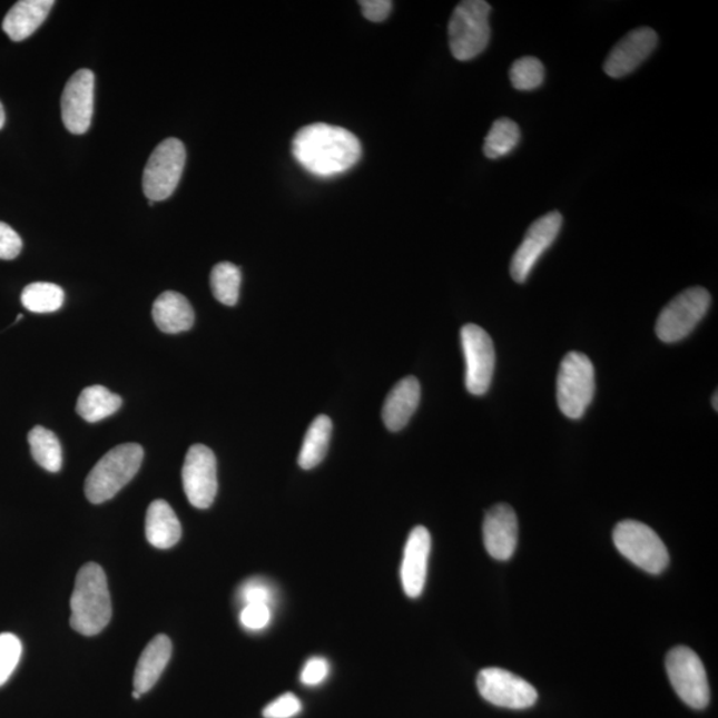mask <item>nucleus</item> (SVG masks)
Listing matches in <instances>:
<instances>
[{
    "label": "nucleus",
    "instance_id": "obj_1",
    "mask_svg": "<svg viewBox=\"0 0 718 718\" xmlns=\"http://www.w3.org/2000/svg\"><path fill=\"white\" fill-rule=\"evenodd\" d=\"M292 150L299 166L317 177L345 174L362 155L357 136L325 122H314L299 129L294 136Z\"/></svg>",
    "mask_w": 718,
    "mask_h": 718
},
{
    "label": "nucleus",
    "instance_id": "obj_2",
    "mask_svg": "<svg viewBox=\"0 0 718 718\" xmlns=\"http://www.w3.org/2000/svg\"><path fill=\"white\" fill-rule=\"evenodd\" d=\"M112 618L105 570L94 562L81 567L71 597V627L80 635H99Z\"/></svg>",
    "mask_w": 718,
    "mask_h": 718
},
{
    "label": "nucleus",
    "instance_id": "obj_3",
    "mask_svg": "<svg viewBox=\"0 0 718 718\" xmlns=\"http://www.w3.org/2000/svg\"><path fill=\"white\" fill-rule=\"evenodd\" d=\"M144 450L138 443L116 446L95 464L86 479V496L94 504L112 499L141 468Z\"/></svg>",
    "mask_w": 718,
    "mask_h": 718
},
{
    "label": "nucleus",
    "instance_id": "obj_4",
    "mask_svg": "<svg viewBox=\"0 0 718 718\" xmlns=\"http://www.w3.org/2000/svg\"><path fill=\"white\" fill-rule=\"evenodd\" d=\"M490 12L491 6L484 0H464L455 7L449 23L450 50L455 59H474L488 48Z\"/></svg>",
    "mask_w": 718,
    "mask_h": 718
},
{
    "label": "nucleus",
    "instance_id": "obj_5",
    "mask_svg": "<svg viewBox=\"0 0 718 718\" xmlns=\"http://www.w3.org/2000/svg\"><path fill=\"white\" fill-rule=\"evenodd\" d=\"M594 395V368L583 353L571 352L560 364L557 399L560 412L567 419L580 420Z\"/></svg>",
    "mask_w": 718,
    "mask_h": 718
},
{
    "label": "nucleus",
    "instance_id": "obj_6",
    "mask_svg": "<svg viewBox=\"0 0 718 718\" xmlns=\"http://www.w3.org/2000/svg\"><path fill=\"white\" fill-rule=\"evenodd\" d=\"M613 543L622 557L639 569L652 574L665 571L669 553L651 527L638 521H622L613 531Z\"/></svg>",
    "mask_w": 718,
    "mask_h": 718
},
{
    "label": "nucleus",
    "instance_id": "obj_7",
    "mask_svg": "<svg viewBox=\"0 0 718 718\" xmlns=\"http://www.w3.org/2000/svg\"><path fill=\"white\" fill-rule=\"evenodd\" d=\"M187 153L179 139H167L150 155L142 174V190L149 201H163L179 186Z\"/></svg>",
    "mask_w": 718,
    "mask_h": 718
},
{
    "label": "nucleus",
    "instance_id": "obj_8",
    "mask_svg": "<svg viewBox=\"0 0 718 718\" xmlns=\"http://www.w3.org/2000/svg\"><path fill=\"white\" fill-rule=\"evenodd\" d=\"M710 301L712 298L704 287L696 286L683 291L660 313L656 323V334L666 344H675L687 338L706 317Z\"/></svg>",
    "mask_w": 718,
    "mask_h": 718
},
{
    "label": "nucleus",
    "instance_id": "obj_9",
    "mask_svg": "<svg viewBox=\"0 0 718 718\" xmlns=\"http://www.w3.org/2000/svg\"><path fill=\"white\" fill-rule=\"evenodd\" d=\"M666 666L669 681L680 699L690 708H707L710 689L699 656L688 647H676L667 655Z\"/></svg>",
    "mask_w": 718,
    "mask_h": 718
},
{
    "label": "nucleus",
    "instance_id": "obj_10",
    "mask_svg": "<svg viewBox=\"0 0 718 718\" xmlns=\"http://www.w3.org/2000/svg\"><path fill=\"white\" fill-rule=\"evenodd\" d=\"M479 694L492 706L527 709L538 701L537 689L529 681L502 668H484L479 672Z\"/></svg>",
    "mask_w": 718,
    "mask_h": 718
},
{
    "label": "nucleus",
    "instance_id": "obj_11",
    "mask_svg": "<svg viewBox=\"0 0 718 718\" xmlns=\"http://www.w3.org/2000/svg\"><path fill=\"white\" fill-rule=\"evenodd\" d=\"M461 342L466 361V387L473 395H483L490 388L495 368V348L488 332L469 324L461 331Z\"/></svg>",
    "mask_w": 718,
    "mask_h": 718
},
{
    "label": "nucleus",
    "instance_id": "obj_12",
    "mask_svg": "<svg viewBox=\"0 0 718 718\" xmlns=\"http://www.w3.org/2000/svg\"><path fill=\"white\" fill-rule=\"evenodd\" d=\"M183 485L194 508L209 509L217 495V461L209 447L194 444L183 466Z\"/></svg>",
    "mask_w": 718,
    "mask_h": 718
},
{
    "label": "nucleus",
    "instance_id": "obj_13",
    "mask_svg": "<svg viewBox=\"0 0 718 718\" xmlns=\"http://www.w3.org/2000/svg\"><path fill=\"white\" fill-rule=\"evenodd\" d=\"M563 217L559 212H550L531 225L524 239L511 259V277L518 284L525 283L533 266L543 253L555 243L560 229H562Z\"/></svg>",
    "mask_w": 718,
    "mask_h": 718
},
{
    "label": "nucleus",
    "instance_id": "obj_14",
    "mask_svg": "<svg viewBox=\"0 0 718 718\" xmlns=\"http://www.w3.org/2000/svg\"><path fill=\"white\" fill-rule=\"evenodd\" d=\"M95 75L91 70H79L67 81L61 96V119L67 131L83 135L90 129L94 115Z\"/></svg>",
    "mask_w": 718,
    "mask_h": 718
},
{
    "label": "nucleus",
    "instance_id": "obj_15",
    "mask_svg": "<svg viewBox=\"0 0 718 718\" xmlns=\"http://www.w3.org/2000/svg\"><path fill=\"white\" fill-rule=\"evenodd\" d=\"M658 43V33L649 27H640L627 33L608 55L604 72L614 79L627 77L645 63Z\"/></svg>",
    "mask_w": 718,
    "mask_h": 718
},
{
    "label": "nucleus",
    "instance_id": "obj_16",
    "mask_svg": "<svg viewBox=\"0 0 718 718\" xmlns=\"http://www.w3.org/2000/svg\"><path fill=\"white\" fill-rule=\"evenodd\" d=\"M518 518L509 504H496L488 511L483 522V542L489 555L495 560H509L518 545Z\"/></svg>",
    "mask_w": 718,
    "mask_h": 718
},
{
    "label": "nucleus",
    "instance_id": "obj_17",
    "mask_svg": "<svg viewBox=\"0 0 718 718\" xmlns=\"http://www.w3.org/2000/svg\"><path fill=\"white\" fill-rule=\"evenodd\" d=\"M431 535L426 527L419 525L410 532L403 552L401 581L409 598H420L425 590Z\"/></svg>",
    "mask_w": 718,
    "mask_h": 718
},
{
    "label": "nucleus",
    "instance_id": "obj_18",
    "mask_svg": "<svg viewBox=\"0 0 718 718\" xmlns=\"http://www.w3.org/2000/svg\"><path fill=\"white\" fill-rule=\"evenodd\" d=\"M421 385L415 377L401 380L386 396L382 407L383 423L390 431L405 427L419 407Z\"/></svg>",
    "mask_w": 718,
    "mask_h": 718
},
{
    "label": "nucleus",
    "instance_id": "obj_19",
    "mask_svg": "<svg viewBox=\"0 0 718 718\" xmlns=\"http://www.w3.org/2000/svg\"><path fill=\"white\" fill-rule=\"evenodd\" d=\"M170 656H173V642L168 636L157 635L144 648V651L136 666L134 676V688L140 695L149 692L159 681L164 669L168 666Z\"/></svg>",
    "mask_w": 718,
    "mask_h": 718
},
{
    "label": "nucleus",
    "instance_id": "obj_20",
    "mask_svg": "<svg viewBox=\"0 0 718 718\" xmlns=\"http://www.w3.org/2000/svg\"><path fill=\"white\" fill-rule=\"evenodd\" d=\"M53 0H20L3 20V31L13 42L30 38L50 13Z\"/></svg>",
    "mask_w": 718,
    "mask_h": 718
},
{
    "label": "nucleus",
    "instance_id": "obj_21",
    "mask_svg": "<svg viewBox=\"0 0 718 718\" xmlns=\"http://www.w3.org/2000/svg\"><path fill=\"white\" fill-rule=\"evenodd\" d=\"M153 317L163 333L187 332L195 324L194 307L177 292H164L154 303Z\"/></svg>",
    "mask_w": 718,
    "mask_h": 718
},
{
    "label": "nucleus",
    "instance_id": "obj_22",
    "mask_svg": "<svg viewBox=\"0 0 718 718\" xmlns=\"http://www.w3.org/2000/svg\"><path fill=\"white\" fill-rule=\"evenodd\" d=\"M146 535L149 544L159 550L173 549L180 542L181 524L166 501L149 504L146 518Z\"/></svg>",
    "mask_w": 718,
    "mask_h": 718
},
{
    "label": "nucleus",
    "instance_id": "obj_23",
    "mask_svg": "<svg viewBox=\"0 0 718 718\" xmlns=\"http://www.w3.org/2000/svg\"><path fill=\"white\" fill-rule=\"evenodd\" d=\"M333 431V423L330 416L318 415L307 429L303 447H301L298 455V464L301 469L312 470L317 468L326 456L327 449Z\"/></svg>",
    "mask_w": 718,
    "mask_h": 718
},
{
    "label": "nucleus",
    "instance_id": "obj_24",
    "mask_svg": "<svg viewBox=\"0 0 718 718\" xmlns=\"http://www.w3.org/2000/svg\"><path fill=\"white\" fill-rule=\"evenodd\" d=\"M122 405L121 396L105 386L86 387L79 395L77 413L87 422L96 423L114 415Z\"/></svg>",
    "mask_w": 718,
    "mask_h": 718
},
{
    "label": "nucleus",
    "instance_id": "obj_25",
    "mask_svg": "<svg viewBox=\"0 0 718 718\" xmlns=\"http://www.w3.org/2000/svg\"><path fill=\"white\" fill-rule=\"evenodd\" d=\"M29 443L33 461L50 473H59L63 455L58 436L50 430L37 426L29 433Z\"/></svg>",
    "mask_w": 718,
    "mask_h": 718
},
{
    "label": "nucleus",
    "instance_id": "obj_26",
    "mask_svg": "<svg viewBox=\"0 0 718 718\" xmlns=\"http://www.w3.org/2000/svg\"><path fill=\"white\" fill-rule=\"evenodd\" d=\"M521 141V129L515 121L498 119L484 139L483 153L491 160L508 156Z\"/></svg>",
    "mask_w": 718,
    "mask_h": 718
},
{
    "label": "nucleus",
    "instance_id": "obj_27",
    "mask_svg": "<svg viewBox=\"0 0 718 718\" xmlns=\"http://www.w3.org/2000/svg\"><path fill=\"white\" fill-rule=\"evenodd\" d=\"M65 303V291L51 283H33L24 287L22 304L32 313H53Z\"/></svg>",
    "mask_w": 718,
    "mask_h": 718
},
{
    "label": "nucleus",
    "instance_id": "obj_28",
    "mask_svg": "<svg viewBox=\"0 0 718 718\" xmlns=\"http://www.w3.org/2000/svg\"><path fill=\"white\" fill-rule=\"evenodd\" d=\"M242 286V271L232 263H220L212 269L210 287L218 303L227 306H235L239 297Z\"/></svg>",
    "mask_w": 718,
    "mask_h": 718
},
{
    "label": "nucleus",
    "instance_id": "obj_29",
    "mask_svg": "<svg viewBox=\"0 0 718 718\" xmlns=\"http://www.w3.org/2000/svg\"><path fill=\"white\" fill-rule=\"evenodd\" d=\"M510 79L515 90H537L544 81V66L538 58L524 57L518 59L511 66Z\"/></svg>",
    "mask_w": 718,
    "mask_h": 718
},
{
    "label": "nucleus",
    "instance_id": "obj_30",
    "mask_svg": "<svg viewBox=\"0 0 718 718\" xmlns=\"http://www.w3.org/2000/svg\"><path fill=\"white\" fill-rule=\"evenodd\" d=\"M22 641L16 635L0 633V687L9 681L22 658Z\"/></svg>",
    "mask_w": 718,
    "mask_h": 718
},
{
    "label": "nucleus",
    "instance_id": "obj_31",
    "mask_svg": "<svg viewBox=\"0 0 718 718\" xmlns=\"http://www.w3.org/2000/svg\"><path fill=\"white\" fill-rule=\"evenodd\" d=\"M239 601L244 606L264 604L271 607L275 603L276 591L269 581L262 578L246 580L238 590Z\"/></svg>",
    "mask_w": 718,
    "mask_h": 718
},
{
    "label": "nucleus",
    "instance_id": "obj_32",
    "mask_svg": "<svg viewBox=\"0 0 718 718\" xmlns=\"http://www.w3.org/2000/svg\"><path fill=\"white\" fill-rule=\"evenodd\" d=\"M301 710H303V704H301L298 697L293 694H285L272 701L268 707H265L263 716L265 718H293L299 715Z\"/></svg>",
    "mask_w": 718,
    "mask_h": 718
},
{
    "label": "nucleus",
    "instance_id": "obj_33",
    "mask_svg": "<svg viewBox=\"0 0 718 718\" xmlns=\"http://www.w3.org/2000/svg\"><path fill=\"white\" fill-rule=\"evenodd\" d=\"M271 620V607L264 604L244 606L242 613H239V621L249 631H262L269 626Z\"/></svg>",
    "mask_w": 718,
    "mask_h": 718
},
{
    "label": "nucleus",
    "instance_id": "obj_34",
    "mask_svg": "<svg viewBox=\"0 0 718 718\" xmlns=\"http://www.w3.org/2000/svg\"><path fill=\"white\" fill-rule=\"evenodd\" d=\"M331 666L324 658H312L306 661L303 670H301V682L307 687H317L323 683L327 676H330Z\"/></svg>",
    "mask_w": 718,
    "mask_h": 718
},
{
    "label": "nucleus",
    "instance_id": "obj_35",
    "mask_svg": "<svg viewBox=\"0 0 718 718\" xmlns=\"http://www.w3.org/2000/svg\"><path fill=\"white\" fill-rule=\"evenodd\" d=\"M22 248V238L9 224L0 222V259L17 258Z\"/></svg>",
    "mask_w": 718,
    "mask_h": 718
},
{
    "label": "nucleus",
    "instance_id": "obj_36",
    "mask_svg": "<svg viewBox=\"0 0 718 718\" xmlns=\"http://www.w3.org/2000/svg\"><path fill=\"white\" fill-rule=\"evenodd\" d=\"M362 13L371 22H383L393 10V2L390 0H362L360 2Z\"/></svg>",
    "mask_w": 718,
    "mask_h": 718
},
{
    "label": "nucleus",
    "instance_id": "obj_37",
    "mask_svg": "<svg viewBox=\"0 0 718 718\" xmlns=\"http://www.w3.org/2000/svg\"><path fill=\"white\" fill-rule=\"evenodd\" d=\"M4 121H6L4 108L2 106V102H0V129L4 127Z\"/></svg>",
    "mask_w": 718,
    "mask_h": 718
},
{
    "label": "nucleus",
    "instance_id": "obj_38",
    "mask_svg": "<svg viewBox=\"0 0 718 718\" xmlns=\"http://www.w3.org/2000/svg\"><path fill=\"white\" fill-rule=\"evenodd\" d=\"M712 405H714L715 410L718 409V405H717V392L715 393Z\"/></svg>",
    "mask_w": 718,
    "mask_h": 718
},
{
    "label": "nucleus",
    "instance_id": "obj_39",
    "mask_svg": "<svg viewBox=\"0 0 718 718\" xmlns=\"http://www.w3.org/2000/svg\"><path fill=\"white\" fill-rule=\"evenodd\" d=\"M140 696L141 695L139 692H136V690H134V694H132L134 699L139 700Z\"/></svg>",
    "mask_w": 718,
    "mask_h": 718
}]
</instances>
